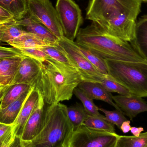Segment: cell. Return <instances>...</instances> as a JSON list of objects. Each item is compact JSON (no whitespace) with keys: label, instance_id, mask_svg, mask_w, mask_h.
I'll return each instance as SVG.
<instances>
[{"label":"cell","instance_id":"1","mask_svg":"<svg viewBox=\"0 0 147 147\" xmlns=\"http://www.w3.org/2000/svg\"><path fill=\"white\" fill-rule=\"evenodd\" d=\"M40 63L34 88L40 92L45 103L51 105L71 99L74 89L83 81L75 68L50 57Z\"/></svg>","mask_w":147,"mask_h":147},{"label":"cell","instance_id":"2","mask_svg":"<svg viewBox=\"0 0 147 147\" xmlns=\"http://www.w3.org/2000/svg\"><path fill=\"white\" fill-rule=\"evenodd\" d=\"M75 42L104 59L129 62L146 61L130 42L110 35L93 22L86 27L80 28Z\"/></svg>","mask_w":147,"mask_h":147},{"label":"cell","instance_id":"3","mask_svg":"<svg viewBox=\"0 0 147 147\" xmlns=\"http://www.w3.org/2000/svg\"><path fill=\"white\" fill-rule=\"evenodd\" d=\"M61 103L46 106V121L44 128L32 141L30 147H67L74 132L67 111Z\"/></svg>","mask_w":147,"mask_h":147},{"label":"cell","instance_id":"4","mask_svg":"<svg viewBox=\"0 0 147 147\" xmlns=\"http://www.w3.org/2000/svg\"><path fill=\"white\" fill-rule=\"evenodd\" d=\"M108 74L133 95L147 97V61L129 62L104 59Z\"/></svg>","mask_w":147,"mask_h":147},{"label":"cell","instance_id":"5","mask_svg":"<svg viewBox=\"0 0 147 147\" xmlns=\"http://www.w3.org/2000/svg\"><path fill=\"white\" fill-rule=\"evenodd\" d=\"M140 0H90L86 19L98 23L117 12H123L136 20L141 11Z\"/></svg>","mask_w":147,"mask_h":147},{"label":"cell","instance_id":"6","mask_svg":"<svg viewBox=\"0 0 147 147\" xmlns=\"http://www.w3.org/2000/svg\"><path fill=\"white\" fill-rule=\"evenodd\" d=\"M56 47L70 61L80 74L83 81L100 84L106 76L97 70L84 57L75 41L63 36L57 40Z\"/></svg>","mask_w":147,"mask_h":147},{"label":"cell","instance_id":"7","mask_svg":"<svg viewBox=\"0 0 147 147\" xmlns=\"http://www.w3.org/2000/svg\"><path fill=\"white\" fill-rule=\"evenodd\" d=\"M119 135L84 125L74 131L67 147H116Z\"/></svg>","mask_w":147,"mask_h":147},{"label":"cell","instance_id":"8","mask_svg":"<svg viewBox=\"0 0 147 147\" xmlns=\"http://www.w3.org/2000/svg\"><path fill=\"white\" fill-rule=\"evenodd\" d=\"M56 9L64 36L74 41L84 21L81 9L73 0H57Z\"/></svg>","mask_w":147,"mask_h":147},{"label":"cell","instance_id":"9","mask_svg":"<svg viewBox=\"0 0 147 147\" xmlns=\"http://www.w3.org/2000/svg\"><path fill=\"white\" fill-rule=\"evenodd\" d=\"M27 14L45 26L58 38L64 36L56 8L50 0H28Z\"/></svg>","mask_w":147,"mask_h":147},{"label":"cell","instance_id":"10","mask_svg":"<svg viewBox=\"0 0 147 147\" xmlns=\"http://www.w3.org/2000/svg\"><path fill=\"white\" fill-rule=\"evenodd\" d=\"M96 23L112 36L129 42L134 39L136 20L123 12L113 13L104 20Z\"/></svg>","mask_w":147,"mask_h":147},{"label":"cell","instance_id":"11","mask_svg":"<svg viewBox=\"0 0 147 147\" xmlns=\"http://www.w3.org/2000/svg\"><path fill=\"white\" fill-rule=\"evenodd\" d=\"M39 91V98L37 105L27 121L20 138L25 142L33 140L45 127L46 121L45 103L42 94Z\"/></svg>","mask_w":147,"mask_h":147},{"label":"cell","instance_id":"12","mask_svg":"<svg viewBox=\"0 0 147 147\" xmlns=\"http://www.w3.org/2000/svg\"><path fill=\"white\" fill-rule=\"evenodd\" d=\"M41 67V63L37 60L28 57L23 58L10 85L23 84L34 88Z\"/></svg>","mask_w":147,"mask_h":147},{"label":"cell","instance_id":"13","mask_svg":"<svg viewBox=\"0 0 147 147\" xmlns=\"http://www.w3.org/2000/svg\"><path fill=\"white\" fill-rule=\"evenodd\" d=\"M112 98L124 115L131 121L140 113L147 111V103L141 97L119 95L113 96Z\"/></svg>","mask_w":147,"mask_h":147},{"label":"cell","instance_id":"14","mask_svg":"<svg viewBox=\"0 0 147 147\" xmlns=\"http://www.w3.org/2000/svg\"><path fill=\"white\" fill-rule=\"evenodd\" d=\"M38 98V90L33 87L17 119L13 123V132L15 136L20 137L27 121L37 105Z\"/></svg>","mask_w":147,"mask_h":147},{"label":"cell","instance_id":"15","mask_svg":"<svg viewBox=\"0 0 147 147\" xmlns=\"http://www.w3.org/2000/svg\"><path fill=\"white\" fill-rule=\"evenodd\" d=\"M78 87L92 100H100L105 102L115 108L117 110L123 112L113 100V95L101 84L83 81L78 85Z\"/></svg>","mask_w":147,"mask_h":147},{"label":"cell","instance_id":"16","mask_svg":"<svg viewBox=\"0 0 147 147\" xmlns=\"http://www.w3.org/2000/svg\"><path fill=\"white\" fill-rule=\"evenodd\" d=\"M18 23L25 32L35 34L45 40L55 43L58 39L45 26L28 16L19 20Z\"/></svg>","mask_w":147,"mask_h":147},{"label":"cell","instance_id":"17","mask_svg":"<svg viewBox=\"0 0 147 147\" xmlns=\"http://www.w3.org/2000/svg\"><path fill=\"white\" fill-rule=\"evenodd\" d=\"M23 58L16 57L0 59V87L10 85Z\"/></svg>","mask_w":147,"mask_h":147},{"label":"cell","instance_id":"18","mask_svg":"<svg viewBox=\"0 0 147 147\" xmlns=\"http://www.w3.org/2000/svg\"><path fill=\"white\" fill-rule=\"evenodd\" d=\"M56 43L50 42L35 34L27 32L20 38L10 41L8 44L18 49L22 48L42 49L49 47H55Z\"/></svg>","mask_w":147,"mask_h":147},{"label":"cell","instance_id":"19","mask_svg":"<svg viewBox=\"0 0 147 147\" xmlns=\"http://www.w3.org/2000/svg\"><path fill=\"white\" fill-rule=\"evenodd\" d=\"M33 87L4 109H0V123L12 125L15 121Z\"/></svg>","mask_w":147,"mask_h":147},{"label":"cell","instance_id":"20","mask_svg":"<svg viewBox=\"0 0 147 147\" xmlns=\"http://www.w3.org/2000/svg\"><path fill=\"white\" fill-rule=\"evenodd\" d=\"M141 56L147 61V19L143 17L136 22L135 35L130 42Z\"/></svg>","mask_w":147,"mask_h":147},{"label":"cell","instance_id":"21","mask_svg":"<svg viewBox=\"0 0 147 147\" xmlns=\"http://www.w3.org/2000/svg\"><path fill=\"white\" fill-rule=\"evenodd\" d=\"M31 86L26 84H17L9 86L7 92L3 95L0 103V109H4L17 100Z\"/></svg>","mask_w":147,"mask_h":147},{"label":"cell","instance_id":"22","mask_svg":"<svg viewBox=\"0 0 147 147\" xmlns=\"http://www.w3.org/2000/svg\"><path fill=\"white\" fill-rule=\"evenodd\" d=\"M19 20L14 19L2 26L3 34L1 42L8 44L26 33L18 23Z\"/></svg>","mask_w":147,"mask_h":147},{"label":"cell","instance_id":"23","mask_svg":"<svg viewBox=\"0 0 147 147\" xmlns=\"http://www.w3.org/2000/svg\"><path fill=\"white\" fill-rule=\"evenodd\" d=\"M67 111L69 120L73 126L74 131L83 125L88 116L83 105L78 103L67 107Z\"/></svg>","mask_w":147,"mask_h":147},{"label":"cell","instance_id":"24","mask_svg":"<svg viewBox=\"0 0 147 147\" xmlns=\"http://www.w3.org/2000/svg\"><path fill=\"white\" fill-rule=\"evenodd\" d=\"M102 117L88 115L83 125L90 128L111 133H116L114 124L107 121Z\"/></svg>","mask_w":147,"mask_h":147},{"label":"cell","instance_id":"25","mask_svg":"<svg viewBox=\"0 0 147 147\" xmlns=\"http://www.w3.org/2000/svg\"><path fill=\"white\" fill-rule=\"evenodd\" d=\"M74 94L78 99L81 101L82 105L88 115L92 116H103V115L99 113L98 109L99 108L94 103L93 100L88 96L78 87H76L74 89Z\"/></svg>","mask_w":147,"mask_h":147},{"label":"cell","instance_id":"26","mask_svg":"<svg viewBox=\"0 0 147 147\" xmlns=\"http://www.w3.org/2000/svg\"><path fill=\"white\" fill-rule=\"evenodd\" d=\"M116 147H147V132L138 137L119 136Z\"/></svg>","mask_w":147,"mask_h":147},{"label":"cell","instance_id":"27","mask_svg":"<svg viewBox=\"0 0 147 147\" xmlns=\"http://www.w3.org/2000/svg\"><path fill=\"white\" fill-rule=\"evenodd\" d=\"M77 46L80 53L97 70L104 75H108V70L104 59L87 49L78 45Z\"/></svg>","mask_w":147,"mask_h":147},{"label":"cell","instance_id":"28","mask_svg":"<svg viewBox=\"0 0 147 147\" xmlns=\"http://www.w3.org/2000/svg\"><path fill=\"white\" fill-rule=\"evenodd\" d=\"M110 92H116L123 96H132L133 94L127 88L114 80L109 74L106 75L100 83Z\"/></svg>","mask_w":147,"mask_h":147},{"label":"cell","instance_id":"29","mask_svg":"<svg viewBox=\"0 0 147 147\" xmlns=\"http://www.w3.org/2000/svg\"><path fill=\"white\" fill-rule=\"evenodd\" d=\"M0 6L11 13L17 20H22L27 14L14 0H0Z\"/></svg>","mask_w":147,"mask_h":147},{"label":"cell","instance_id":"30","mask_svg":"<svg viewBox=\"0 0 147 147\" xmlns=\"http://www.w3.org/2000/svg\"><path fill=\"white\" fill-rule=\"evenodd\" d=\"M99 111L105 114V119L110 123L116 125L120 129L123 122L127 121V119L123 112L116 109L114 111L107 110L103 108H99Z\"/></svg>","mask_w":147,"mask_h":147},{"label":"cell","instance_id":"31","mask_svg":"<svg viewBox=\"0 0 147 147\" xmlns=\"http://www.w3.org/2000/svg\"><path fill=\"white\" fill-rule=\"evenodd\" d=\"M41 50L53 59L74 67L70 61L60 50L56 47V45L55 47H45Z\"/></svg>","mask_w":147,"mask_h":147},{"label":"cell","instance_id":"32","mask_svg":"<svg viewBox=\"0 0 147 147\" xmlns=\"http://www.w3.org/2000/svg\"><path fill=\"white\" fill-rule=\"evenodd\" d=\"M18 50L22 55L34 59L40 63H43L50 57L43 51L41 49L22 48Z\"/></svg>","mask_w":147,"mask_h":147},{"label":"cell","instance_id":"33","mask_svg":"<svg viewBox=\"0 0 147 147\" xmlns=\"http://www.w3.org/2000/svg\"><path fill=\"white\" fill-rule=\"evenodd\" d=\"M16 57H26L22 55L18 49L13 47H6L0 46V59Z\"/></svg>","mask_w":147,"mask_h":147},{"label":"cell","instance_id":"34","mask_svg":"<svg viewBox=\"0 0 147 147\" xmlns=\"http://www.w3.org/2000/svg\"><path fill=\"white\" fill-rule=\"evenodd\" d=\"M13 127L0 138V147H5L9 145L14 137Z\"/></svg>","mask_w":147,"mask_h":147},{"label":"cell","instance_id":"35","mask_svg":"<svg viewBox=\"0 0 147 147\" xmlns=\"http://www.w3.org/2000/svg\"><path fill=\"white\" fill-rule=\"evenodd\" d=\"M14 19L15 18L13 14L0 6V24L7 22Z\"/></svg>","mask_w":147,"mask_h":147},{"label":"cell","instance_id":"36","mask_svg":"<svg viewBox=\"0 0 147 147\" xmlns=\"http://www.w3.org/2000/svg\"><path fill=\"white\" fill-rule=\"evenodd\" d=\"M8 147H30L29 142L24 141L20 137L14 136Z\"/></svg>","mask_w":147,"mask_h":147},{"label":"cell","instance_id":"37","mask_svg":"<svg viewBox=\"0 0 147 147\" xmlns=\"http://www.w3.org/2000/svg\"><path fill=\"white\" fill-rule=\"evenodd\" d=\"M12 127H13V124L12 125H8V124L0 123V138L3 136Z\"/></svg>","mask_w":147,"mask_h":147},{"label":"cell","instance_id":"38","mask_svg":"<svg viewBox=\"0 0 147 147\" xmlns=\"http://www.w3.org/2000/svg\"><path fill=\"white\" fill-rule=\"evenodd\" d=\"M130 121H128V120L123 123L121 128H120V129L124 134H127L130 131L131 127L130 126Z\"/></svg>","mask_w":147,"mask_h":147},{"label":"cell","instance_id":"39","mask_svg":"<svg viewBox=\"0 0 147 147\" xmlns=\"http://www.w3.org/2000/svg\"><path fill=\"white\" fill-rule=\"evenodd\" d=\"M20 7L28 13V0H14Z\"/></svg>","mask_w":147,"mask_h":147},{"label":"cell","instance_id":"40","mask_svg":"<svg viewBox=\"0 0 147 147\" xmlns=\"http://www.w3.org/2000/svg\"><path fill=\"white\" fill-rule=\"evenodd\" d=\"M144 131V128L142 127H131L130 131L131 133L134 135V136L138 137L140 135L141 133Z\"/></svg>","mask_w":147,"mask_h":147},{"label":"cell","instance_id":"41","mask_svg":"<svg viewBox=\"0 0 147 147\" xmlns=\"http://www.w3.org/2000/svg\"><path fill=\"white\" fill-rule=\"evenodd\" d=\"M9 87V86H4V87H0V102L1 101L2 98L3 97V95L5 94V92H7V90Z\"/></svg>","mask_w":147,"mask_h":147},{"label":"cell","instance_id":"42","mask_svg":"<svg viewBox=\"0 0 147 147\" xmlns=\"http://www.w3.org/2000/svg\"><path fill=\"white\" fill-rule=\"evenodd\" d=\"M14 20V19H13ZM13 20H11L9 21L8 22H6V23H4L3 25H1V26H0V42H1V38H2V36L3 34V29H2V26L3 25H5L6 23H7V22H9Z\"/></svg>","mask_w":147,"mask_h":147},{"label":"cell","instance_id":"43","mask_svg":"<svg viewBox=\"0 0 147 147\" xmlns=\"http://www.w3.org/2000/svg\"><path fill=\"white\" fill-rule=\"evenodd\" d=\"M140 1L142 2H147V0H140Z\"/></svg>","mask_w":147,"mask_h":147},{"label":"cell","instance_id":"44","mask_svg":"<svg viewBox=\"0 0 147 147\" xmlns=\"http://www.w3.org/2000/svg\"><path fill=\"white\" fill-rule=\"evenodd\" d=\"M4 22V23H1V24H0V26H1V25H3V24H4V23H6V22Z\"/></svg>","mask_w":147,"mask_h":147},{"label":"cell","instance_id":"45","mask_svg":"<svg viewBox=\"0 0 147 147\" xmlns=\"http://www.w3.org/2000/svg\"><path fill=\"white\" fill-rule=\"evenodd\" d=\"M143 17H145V18H146V19H147V15H146L144 16Z\"/></svg>","mask_w":147,"mask_h":147}]
</instances>
